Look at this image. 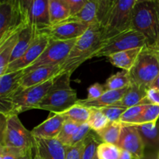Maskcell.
Here are the masks:
<instances>
[{
    "label": "cell",
    "instance_id": "1f68e13d",
    "mask_svg": "<svg viewBox=\"0 0 159 159\" xmlns=\"http://www.w3.org/2000/svg\"><path fill=\"white\" fill-rule=\"evenodd\" d=\"M90 110L91 113H90L89 119L87 123L92 130H94L95 132L99 131L103 129L110 123V120L99 109H90Z\"/></svg>",
    "mask_w": 159,
    "mask_h": 159
},
{
    "label": "cell",
    "instance_id": "484cf974",
    "mask_svg": "<svg viewBox=\"0 0 159 159\" xmlns=\"http://www.w3.org/2000/svg\"><path fill=\"white\" fill-rule=\"evenodd\" d=\"M139 131L145 146L156 147L159 145V125L158 123L134 126Z\"/></svg>",
    "mask_w": 159,
    "mask_h": 159
},
{
    "label": "cell",
    "instance_id": "7bdbcfd3",
    "mask_svg": "<svg viewBox=\"0 0 159 159\" xmlns=\"http://www.w3.org/2000/svg\"><path fill=\"white\" fill-rule=\"evenodd\" d=\"M147 102L159 106V90L149 88L147 91Z\"/></svg>",
    "mask_w": 159,
    "mask_h": 159
},
{
    "label": "cell",
    "instance_id": "4dcf8cb0",
    "mask_svg": "<svg viewBox=\"0 0 159 159\" xmlns=\"http://www.w3.org/2000/svg\"><path fill=\"white\" fill-rule=\"evenodd\" d=\"M121 148L117 145L102 142L98 146L96 156L99 159H119Z\"/></svg>",
    "mask_w": 159,
    "mask_h": 159
},
{
    "label": "cell",
    "instance_id": "c3c4849f",
    "mask_svg": "<svg viewBox=\"0 0 159 159\" xmlns=\"http://www.w3.org/2000/svg\"><path fill=\"white\" fill-rule=\"evenodd\" d=\"M155 49H156L157 51H158V54H159V43H158V46H157V48H155Z\"/></svg>",
    "mask_w": 159,
    "mask_h": 159
},
{
    "label": "cell",
    "instance_id": "4fadbf2b",
    "mask_svg": "<svg viewBox=\"0 0 159 159\" xmlns=\"http://www.w3.org/2000/svg\"><path fill=\"white\" fill-rule=\"evenodd\" d=\"M50 42V38L45 34H37L32 43L22 57L12 62L8 66L6 73L26 69L38 59Z\"/></svg>",
    "mask_w": 159,
    "mask_h": 159
},
{
    "label": "cell",
    "instance_id": "f1b7e54d",
    "mask_svg": "<svg viewBox=\"0 0 159 159\" xmlns=\"http://www.w3.org/2000/svg\"><path fill=\"white\" fill-rule=\"evenodd\" d=\"M90 113H91L90 109L75 104L61 114L64 115L67 120H69L79 124H82L88 122Z\"/></svg>",
    "mask_w": 159,
    "mask_h": 159
},
{
    "label": "cell",
    "instance_id": "d6986e66",
    "mask_svg": "<svg viewBox=\"0 0 159 159\" xmlns=\"http://www.w3.org/2000/svg\"><path fill=\"white\" fill-rule=\"evenodd\" d=\"M24 70L6 73L0 76V99L9 98L21 89Z\"/></svg>",
    "mask_w": 159,
    "mask_h": 159
},
{
    "label": "cell",
    "instance_id": "e575fe53",
    "mask_svg": "<svg viewBox=\"0 0 159 159\" xmlns=\"http://www.w3.org/2000/svg\"><path fill=\"white\" fill-rule=\"evenodd\" d=\"M159 119V106L155 104H147L146 108L141 114V117L138 120V123L135 126L141 125V124L158 123Z\"/></svg>",
    "mask_w": 159,
    "mask_h": 159
},
{
    "label": "cell",
    "instance_id": "7a4b0ae2",
    "mask_svg": "<svg viewBox=\"0 0 159 159\" xmlns=\"http://www.w3.org/2000/svg\"><path fill=\"white\" fill-rule=\"evenodd\" d=\"M132 29L147 38L148 46L157 48L159 43V0H137L133 9Z\"/></svg>",
    "mask_w": 159,
    "mask_h": 159
},
{
    "label": "cell",
    "instance_id": "7c38bea8",
    "mask_svg": "<svg viewBox=\"0 0 159 159\" xmlns=\"http://www.w3.org/2000/svg\"><path fill=\"white\" fill-rule=\"evenodd\" d=\"M26 12L28 23L34 30L51 26L49 16V0H25L23 1Z\"/></svg>",
    "mask_w": 159,
    "mask_h": 159
},
{
    "label": "cell",
    "instance_id": "f35d334b",
    "mask_svg": "<svg viewBox=\"0 0 159 159\" xmlns=\"http://www.w3.org/2000/svg\"><path fill=\"white\" fill-rule=\"evenodd\" d=\"M83 148L84 141L73 146H67L65 159H81Z\"/></svg>",
    "mask_w": 159,
    "mask_h": 159
},
{
    "label": "cell",
    "instance_id": "2e32d148",
    "mask_svg": "<svg viewBox=\"0 0 159 159\" xmlns=\"http://www.w3.org/2000/svg\"><path fill=\"white\" fill-rule=\"evenodd\" d=\"M67 118L62 114H54L31 130L34 138L52 139L57 138Z\"/></svg>",
    "mask_w": 159,
    "mask_h": 159
},
{
    "label": "cell",
    "instance_id": "681fc988",
    "mask_svg": "<svg viewBox=\"0 0 159 159\" xmlns=\"http://www.w3.org/2000/svg\"><path fill=\"white\" fill-rule=\"evenodd\" d=\"M93 159H99V158H98V157L96 156H96L94 157V158H93Z\"/></svg>",
    "mask_w": 159,
    "mask_h": 159
},
{
    "label": "cell",
    "instance_id": "8d00e7d4",
    "mask_svg": "<svg viewBox=\"0 0 159 159\" xmlns=\"http://www.w3.org/2000/svg\"><path fill=\"white\" fill-rule=\"evenodd\" d=\"M99 110L107 116L110 122H119L121 116L127 109L117 106H110L100 108Z\"/></svg>",
    "mask_w": 159,
    "mask_h": 159
},
{
    "label": "cell",
    "instance_id": "7402d4cb",
    "mask_svg": "<svg viewBox=\"0 0 159 159\" xmlns=\"http://www.w3.org/2000/svg\"><path fill=\"white\" fill-rule=\"evenodd\" d=\"M37 35V32L34 30L30 26L25 27L19 34V38L16 42L15 48L12 52V57L10 59V63L15 61L17 59L24 54L32 43L36 36Z\"/></svg>",
    "mask_w": 159,
    "mask_h": 159
},
{
    "label": "cell",
    "instance_id": "bcb514c9",
    "mask_svg": "<svg viewBox=\"0 0 159 159\" xmlns=\"http://www.w3.org/2000/svg\"><path fill=\"white\" fill-rule=\"evenodd\" d=\"M33 157L34 156H33L32 153H30V154H28V155H26L25 157H23V159H32Z\"/></svg>",
    "mask_w": 159,
    "mask_h": 159
},
{
    "label": "cell",
    "instance_id": "836d02e7",
    "mask_svg": "<svg viewBox=\"0 0 159 159\" xmlns=\"http://www.w3.org/2000/svg\"><path fill=\"white\" fill-rule=\"evenodd\" d=\"M99 139L90 132L87 138L84 140V148L81 159H93L96 155L98 146L99 145Z\"/></svg>",
    "mask_w": 159,
    "mask_h": 159
},
{
    "label": "cell",
    "instance_id": "d590c367",
    "mask_svg": "<svg viewBox=\"0 0 159 159\" xmlns=\"http://www.w3.org/2000/svg\"><path fill=\"white\" fill-rule=\"evenodd\" d=\"M79 125L80 124H77V123H75L69 120H66L57 139L65 145L68 146L73 135L75 134Z\"/></svg>",
    "mask_w": 159,
    "mask_h": 159
},
{
    "label": "cell",
    "instance_id": "ffe728a7",
    "mask_svg": "<svg viewBox=\"0 0 159 159\" xmlns=\"http://www.w3.org/2000/svg\"><path fill=\"white\" fill-rule=\"evenodd\" d=\"M147 91L146 89L131 83L122 99L113 106L129 109L141 104H148L147 102Z\"/></svg>",
    "mask_w": 159,
    "mask_h": 159
},
{
    "label": "cell",
    "instance_id": "ba28073f",
    "mask_svg": "<svg viewBox=\"0 0 159 159\" xmlns=\"http://www.w3.org/2000/svg\"><path fill=\"white\" fill-rule=\"evenodd\" d=\"M148 45L147 38L135 30H129L112 38L102 42L101 48L94 54V57H107L112 54L127 50L144 48Z\"/></svg>",
    "mask_w": 159,
    "mask_h": 159
},
{
    "label": "cell",
    "instance_id": "9a60e30c",
    "mask_svg": "<svg viewBox=\"0 0 159 159\" xmlns=\"http://www.w3.org/2000/svg\"><path fill=\"white\" fill-rule=\"evenodd\" d=\"M34 144L35 153L41 159H65L67 146L57 138H34Z\"/></svg>",
    "mask_w": 159,
    "mask_h": 159
},
{
    "label": "cell",
    "instance_id": "83f0119b",
    "mask_svg": "<svg viewBox=\"0 0 159 159\" xmlns=\"http://www.w3.org/2000/svg\"><path fill=\"white\" fill-rule=\"evenodd\" d=\"M131 85L128 71H122L112 75L104 84L106 91L109 90H120L129 87Z\"/></svg>",
    "mask_w": 159,
    "mask_h": 159
},
{
    "label": "cell",
    "instance_id": "f546056e",
    "mask_svg": "<svg viewBox=\"0 0 159 159\" xmlns=\"http://www.w3.org/2000/svg\"><path fill=\"white\" fill-rule=\"evenodd\" d=\"M146 106L147 104H141L127 109L121 116L119 122L121 123L122 125L135 126L146 108Z\"/></svg>",
    "mask_w": 159,
    "mask_h": 159
},
{
    "label": "cell",
    "instance_id": "52a82bcc",
    "mask_svg": "<svg viewBox=\"0 0 159 159\" xmlns=\"http://www.w3.org/2000/svg\"><path fill=\"white\" fill-rule=\"evenodd\" d=\"M137 0H115L103 29V41L132 29L133 9Z\"/></svg>",
    "mask_w": 159,
    "mask_h": 159
},
{
    "label": "cell",
    "instance_id": "3957f363",
    "mask_svg": "<svg viewBox=\"0 0 159 159\" xmlns=\"http://www.w3.org/2000/svg\"><path fill=\"white\" fill-rule=\"evenodd\" d=\"M71 75L64 74L57 76L52 88L37 106L36 109L61 114L78 102L77 92L70 85Z\"/></svg>",
    "mask_w": 159,
    "mask_h": 159
},
{
    "label": "cell",
    "instance_id": "30bf717a",
    "mask_svg": "<svg viewBox=\"0 0 159 159\" xmlns=\"http://www.w3.org/2000/svg\"><path fill=\"white\" fill-rule=\"evenodd\" d=\"M77 40L78 38L69 40H50L48 47L38 59L26 69H23L24 74L26 75L39 67L61 65L66 60Z\"/></svg>",
    "mask_w": 159,
    "mask_h": 159
},
{
    "label": "cell",
    "instance_id": "ab89813d",
    "mask_svg": "<svg viewBox=\"0 0 159 159\" xmlns=\"http://www.w3.org/2000/svg\"><path fill=\"white\" fill-rule=\"evenodd\" d=\"M106 92L104 85L99 83H95L93 85H90L88 89V96H87V100H94V99H99L100 96L103 95Z\"/></svg>",
    "mask_w": 159,
    "mask_h": 159
},
{
    "label": "cell",
    "instance_id": "cb8c5ba5",
    "mask_svg": "<svg viewBox=\"0 0 159 159\" xmlns=\"http://www.w3.org/2000/svg\"><path fill=\"white\" fill-rule=\"evenodd\" d=\"M20 33L16 34L0 45V76L6 74L8 66L10 64L11 57L18 40Z\"/></svg>",
    "mask_w": 159,
    "mask_h": 159
},
{
    "label": "cell",
    "instance_id": "f6af8a7d",
    "mask_svg": "<svg viewBox=\"0 0 159 159\" xmlns=\"http://www.w3.org/2000/svg\"><path fill=\"white\" fill-rule=\"evenodd\" d=\"M150 88H153V89H156L159 90V75L158 77L155 79V80L154 81L153 83L152 84Z\"/></svg>",
    "mask_w": 159,
    "mask_h": 159
},
{
    "label": "cell",
    "instance_id": "9c48e42d",
    "mask_svg": "<svg viewBox=\"0 0 159 159\" xmlns=\"http://www.w3.org/2000/svg\"><path fill=\"white\" fill-rule=\"evenodd\" d=\"M57 76L56 75L47 82L39 85H34L26 89H20L16 93L9 97L14 108V114L27 111L31 109H36L48 92L52 88Z\"/></svg>",
    "mask_w": 159,
    "mask_h": 159
},
{
    "label": "cell",
    "instance_id": "ac0fdd59",
    "mask_svg": "<svg viewBox=\"0 0 159 159\" xmlns=\"http://www.w3.org/2000/svg\"><path fill=\"white\" fill-rule=\"evenodd\" d=\"M129 87L120 90H109L106 91L102 96L94 100L79 99L76 104L82 106L89 109H100L102 107H110L119 102L127 93Z\"/></svg>",
    "mask_w": 159,
    "mask_h": 159
},
{
    "label": "cell",
    "instance_id": "ee69618b",
    "mask_svg": "<svg viewBox=\"0 0 159 159\" xmlns=\"http://www.w3.org/2000/svg\"><path fill=\"white\" fill-rule=\"evenodd\" d=\"M119 159H134V158L130 152L126 150H124V149H121L120 155Z\"/></svg>",
    "mask_w": 159,
    "mask_h": 159
},
{
    "label": "cell",
    "instance_id": "8992f818",
    "mask_svg": "<svg viewBox=\"0 0 159 159\" xmlns=\"http://www.w3.org/2000/svg\"><path fill=\"white\" fill-rule=\"evenodd\" d=\"M159 75V54L156 49L145 46L136 63L129 71L131 83L148 89Z\"/></svg>",
    "mask_w": 159,
    "mask_h": 159
},
{
    "label": "cell",
    "instance_id": "f907efd6",
    "mask_svg": "<svg viewBox=\"0 0 159 159\" xmlns=\"http://www.w3.org/2000/svg\"><path fill=\"white\" fill-rule=\"evenodd\" d=\"M152 159H158V158H152Z\"/></svg>",
    "mask_w": 159,
    "mask_h": 159
},
{
    "label": "cell",
    "instance_id": "d4e9b609",
    "mask_svg": "<svg viewBox=\"0 0 159 159\" xmlns=\"http://www.w3.org/2000/svg\"><path fill=\"white\" fill-rule=\"evenodd\" d=\"M123 125L120 122H110L103 129L96 132L102 142L117 145Z\"/></svg>",
    "mask_w": 159,
    "mask_h": 159
},
{
    "label": "cell",
    "instance_id": "603a6c76",
    "mask_svg": "<svg viewBox=\"0 0 159 159\" xmlns=\"http://www.w3.org/2000/svg\"><path fill=\"white\" fill-rule=\"evenodd\" d=\"M49 16L51 25L67 20L70 17V10L66 0H49Z\"/></svg>",
    "mask_w": 159,
    "mask_h": 159
},
{
    "label": "cell",
    "instance_id": "44dd1931",
    "mask_svg": "<svg viewBox=\"0 0 159 159\" xmlns=\"http://www.w3.org/2000/svg\"><path fill=\"white\" fill-rule=\"evenodd\" d=\"M143 48H134V49L127 50L112 54L108 57L110 63L117 68H121L123 71H130L136 63L137 59Z\"/></svg>",
    "mask_w": 159,
    "mask_h": 159
},
{
    "label": "cell",
    "instance_id": "d6a6232c",
    "mask_svg": "<svg viewBox=\"0 0 159 159\" xmlns=\"http://www.w3.org/2000/svg\"><path fill=\"white\" fill-rule=\"evenodd\" d=\"M115 0H98L96 20L102 29H103Z\"/></svg>",
    "mask_w": 159,
    "mask_h": 159
},
{
    "label": "cell",
    "instance_id": "5bb4252c",
    "mask_svg": "<svg viewBox=\"0 0 159 159\" xmlns=\"http://www.w3.org/2000/svg\"><path fill=\"white\" fill-rule=\"evenodd\" d=\"M117 146L130 152L134 159L144 158L145 144L134 126L123 125Z\"/></svg>",
    "mask_w": 159,
    "mask_h": 159
},
{
    "label": "cell",
    "instance_id": "b9f144b4",
    "mask_svg": "<svg viewBox=\"0 0 159 159\" xmlns=\"http://www.w3.org/2000/svg\"><path fill=\"white\" fill-rule=\"evenodd\" d=\"M66 2L69 7L70 17H72L82 10L87 0H66Z\"/></svg>",
    "mask_w": 159,
    "mask_h": 159
},
{
    "label": "cell",
    "instance_id": "7dc6e473",
    "mask_svg": "<svg viewBox=\"0 0 159 159\" xmlns=\"http://www.w3.org/2000/svg\"><path fill=\"white\" fill-rule=\"evenodd\" d=\"M32 159H41V158H40V157H39L38 155H37V154L35 153V155H34V156L33 157Z\"/></svg>",
    "mask_w": 159,
    "mask_h": 159
},
{
    "label": "cell",
    "instance_id": "277c9868",
    "mask_svg": "<svg viewBox=\"0 0 159 159\" xmlns=\"http://www.w3.org/2000/svg\"><path fill=\"white\" fill-rule=\"evenodd\" d=\"M4 118L5 122L1 129L0 147L16 150L25 155L32 153L35 147L34 138L31 131L23 125L18 115Z\"/></svg>",
    "mask_w": 159,
    "mask_h": 159
},
{
    "label": "cell",
    "instance_id": "74e56055",
    "mask_svg": "<svg viewBox=\"0 0 159 159\" xmlns=\"http://www.w3.org/2000/svg\"><path fill=\"white\" fill-rule=\"evenodd\" d=\"M91 130H92L89 126L88 123L80 124L77 130H76L75 134L73 135L68 146H73L75 144H78V143L83 141L87 138L89 134L91 132Z\"/></svg>",
    "mask_w": 159,
    "mask_h": 159
},
{
    "label": "cell",
    "instance_id": "8fae6325",
    "mask_svg": "<svg viewBox=\"0 0 159 159\" xmlns=\"http://www.w3.org/2000/svg\"><path fill=\"white\" fill-rule=\"evenodd\" d=\"M90 24L87 23L68 18L65 21L40 30L37 34H45L50 40H69L80 37L86 32Z\"/></svg>",
    "mask_w": 159,
    "mask_h": 159
},
{
    "label": "cell",
    "instance_id": "5b68a950",
    "mask_svg": "<svg viewBox=\"0 0 159 159\" xmlns=\"http://www.w3.org/2000/svg\"><path fill=\"white\" fill-rule=\"evenodd\" d=\"M29 26L23 1L0 2V45Z\"/></svg>",
    "mask_w": 159,
    "mask_h": 159
},
{
    "label": "cell",
    "instance_id": "6da1fadb",
    "mask_svg": "<svg viewBox=\"0 0 159 159\" xmlns=\"http://www.w3.org/2000/svg\"><path fill=\"white\" fill-rule=\"evenodd\" d=\"M103 42V30L99 23L90 25L86 32L79 37L66 60L61 65L58 75H71L83 62L93 58Z\"/></svg>",
    "mask_w": 159,
    "mask_h": 159
},
{
    "label": "cell",
    "instance_id": "4316f807",
    "mask_svg": "<svg viewBox=\"0 0 159 159\" xmlns=\"http://www.w3.org/2000/svg\"><path fill=\"white\" fill-rule=\"evenodd\" d=\"M97 6L98 0H87L82 10L75 16L70 17V19L87 23L90 25L98 23L96 20Z\"/></svg>",
    "mask_w": 159,
    "mask_h": 159
},
{
    "label": "cell",
    "instance_id": "e0dca14e",
    "mask_svg": "<svg viewBox=\"0 0 159 159\" xmlns=\"http://www.w3.org/2000/svg\"><path fill=\"white\" fill-rule=\"evenodd\" d=\"M61 65L54 66H42L32 70L22 79L21 89L29 88L47 82L56 75H58ZM59 76V75H58Z\"/></svg>",
    "mask_w": 159,
    "mask_h": 159
},
{
    "label": "cell",
    "instance_id": "60d3db41",
    "mask_svg": "<svg viewBox=\"0 0 159 159\" xmlns=\"http://www.w3.org/2000/svg\"><path fill=\"white\" fill-rule=\"evenodd\" d=\"M25 156L24 154L16 150L0 147V159H23Z\"/></svg>",
    "mask_w": 159,
    "mask_h": 159
}]
</instances>
